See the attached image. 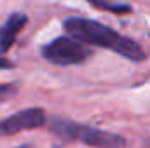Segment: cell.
I'll return each instance as SVG.
<instances>
[{
  "label": "cell",
  "instance_id": "obj_1",
  "mask_svg": "<svg viewBox=\"0 0 150 148\" xmlns=\"http://www.w3.org/2000/svg\"><path fill=\"white\" fill-rule=\"evenodd\" d=\"M63 28L68 37L75 38L84 45H96L101 49H108L133 63H142L147 59V52L142 49L138 42L108 28L100 21L86 18H68L63 21Z\"/></svg>",
  "mask_w": 150,
  "mask_h": 148
},
{
  "label": "cell",
  "instance_id": "obj_9",
  "mask_svg": "<svg viewBox=\"0 0 150 148\" xmlns=\"http://www.w3.org/2000/svg\"><path fill=\"white\" fill-rule=\"evenodd\" d=\"M14 148H33L30 143H25V145H19V147H14Z\"/></svg>",
  "mask_w": 150,
  "mask_h": 148
},
{
  "label": "cell",
  "instance_id": "obj_10",
  "mask_svg": "<svg viewBox=\"0 0 150 148\" xmlns=\"http://www.w3.org/2000/svg\"><path fill=\"white\" fill-rule=\"evenodd\" d=\"M145 147H147V148H150V140H147V141H145Z\"/></svg>",
  "mask_w": 150,
  "mask_h": 148
},
{
  "label": "cell",
  "instance_id": "obj_8",
  "mask_svg": "<svg viewBox=\"0 0 150 148\" xmlns=\"http://www.w3.org/2000/svg\"><path fill=\"white\" fill-rule=\"evenodd\" d=\"M11 68H14V63L9 61L7 58H2L0 56V70H11Z\"/></svg>",
  "mask_w": 150,
  "mask_h": 148
},
{
  "label": "cell",
  "instance_id": "obj_7",
  "mask_svg": "<svg viewBox=\"0 0 150 148\" xmlns=\"http://www.w3.org/2000/svg\"><path fill=\"white\" fill-rule=\"evenodd\" d=\"M19 91V85L16 82H5V84H0V103L4 101H9L12 99Z\"/></svg>",
  "mask_w": 150,
  "mask_h": 148
},
{
  "label": "cell",
  "instance_id": "obj_3",
  "mask_svg": "<svg viewBox=\"0 0 150 148\" xmlns=\"http://www.w3.org/2000/svg\"><path fill=\"white\" fill-rule=\"evenodd\" d=\"M40 54L45 61L56 66H74L87 61L93 56V49L77 42L68 35L52 38L40 47Z\"/></svg>",
  "mask_w": 150,
  "mask_h": 148
},
{
  "label": "cell",
  "instance_id": "obj_6",
  "mask_svg": "<svg viewBox=\"0 0 150 148\" xmlns=\"http://www.w3.org/2000/svg\"><path fill=\"white\" fill-rule=\"evenodd\" d=\"M93 7L101 9V11H110L113 14H129L133 11V7L129 4H122V2H101V0H91L89 2Z\"/></svg>",
  "mask_w": 150,
  "mask_h": 148
},
{
  "label": "cell",
  "instance_id": "obj_5",
  "mask_svg": "<svg viewBox=\"0 0 150 148\" xmlns=\"http://www.w3.org/2000/svg\"><path fill=\"white\" fill-rule=\"evenodd\" d=\"M28 16L25 12H12L7 21L0 26V54L9 52V49L14 45L19 32L26 26Z\"/></svg>",
  "mask_w": 150,
  "mask_h": 148
},
{
  "label": "cell",
  "instance_id": "obj_4",
  "mask_svg": "<svg viewBox=\"0 0 150 148\" xmlns=\"http://www.w3.org/2000/svg\"><path fill=\"white\" fill-rule=\"evenodd\" d=\"M47 124V115L45 110L40 106H30L16 111L5 118L0 120V138L4 136H12L23 131H32L38 129Z\"/></svg>",
  "mask_w": 150,
  "mask_h": 148
},
{
  "label": "cell",
  "instance_id": "obj_2",
  "mask_svg": "<svg viewBox=\"0 0 150 148\" xmlns=\"http://www.w3.org/2000/svg\"><path fill=\"white\" fill-rule=\"evenodd\" d=\"M47 129L65 140V141H75L82 143L86 147L93 148H124L126 147V138L115 132H108L98 127H91L87 124H80L70 118L63 117H51L47 122Z\"/></svg>",
  "mask_w": 150,
  "mask_h": 148
}]
</instances>
